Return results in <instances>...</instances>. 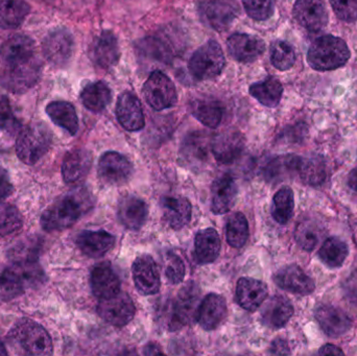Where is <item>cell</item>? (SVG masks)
<instances>
[{
    "label": "cell",
    "instance_id": "obj_44",
    "mask_svg": "<svg viewBox=\"0 0 357 356\" xmlns=\"http://www.w3.org/2000/svg\"><path fill=\"white\" fill-rule=\"evenodd\" d=\"M322 229L312 221L301 222L296 228L295 238L298 245L305 251H312L320 242Z\"/></svg>",
    "mask_w": 357,
    "mask_h": 356
},
{
    "label": "cell",
    "instance_id": "obj_32",
    "mask_svg": "<svg viewBox=\"0 0 357 356\" xmlns=\"http://www.w3.org/2000/svg\"><path fill=\"white\" fill-rule=\"evenodd\" d=\"M46 113L54 125L66 130L70 135H75L79 130V118L75 107L68 102L56 100L46 107Z\"/></svg>",
    "mask_w": 357,
    "mask_h": 356
},
{
    "label": "cell",
    "instance_id": "obj_7",
    "mask_svg": "<svg viewBox=\"0 0 357 356\" xmlns=\"http://www.w3.org/2000/svg\"><path fill=\"white\" fill-rule=\"evenodd\" d=\"M142 92L146 102L154 110H165L177 104L178 96L175 85L162 71L156 70L151 73L144 83Z\"/></svg>",
    "mask_w": 357,
    "mask_h": 356
},
{
    "label": "cell",
    "instance_id": "obj_16",
    "mask_svg": "<svg viewBox=\"0 0 357 356\" xmlns=\"http://www.w3.org/2000/svg\"><path fill=\"white\" fill-rule=\"evenodd\" d=\"M228 315L226 300L218 294H209L204 298L197 311V321L207 332L218 330Z\"/></svg>",
    "mask_w": 357,
    "mask_h": 356
},
{
    "label": "cell",
    "instance_id": "obj_8",
    "mask_svg": "<svg viewBox=\"0 0 357 356\" xmlns=\"http://www.w3.org/2000/svg\"><path fill=\"white\" fill-rule=\"evenodd\" d=\"M98 313L105 321L121 327L133 320L136 309L131 297L121 291L110 298L100 299Z\"/></svg>",
    "mask_w": 357,
    "mask_h": 356
},
{
    "label": "cell",
    "instance_id": "obj_6",
    "mask_svg": "<svg viewBox=\"0 0 357 356\" xmlns=\"http://www.w3.org/2000/svg\"><path fill=\"white\" fill-rule=\"evenodd\" d=\"M226 59L218 42L210 40L195 50L189 61V72L195 79L207 81L222 72Z\"/></svg>",
    "mask_w": 357,
    "mask_h": 356
},
{
    "label": "cell",
    "instance_id": "obj_34",
    "mask_svg": "<svg viewBox=\"0 0 357 356\" xmlns=\"http://www.w3.org/2000/svg\"><path fill=\"white\" fill-rule=\"evenodd\" d=\"M84 106L91 112H102L112 100V91L104 82L88 84L81 93Z\"/></svg>",
    "mask_w": 357,
    "mask_h": 356
},
{
    "label": "cell",
    "instance_id": "obj_24",
    "mask_svg": "<svg viewBox=\"0 0 357 356\" xmlns=\"http://www.w3.org/2000/svg\"><path fill=\"white\" fill-rule=\"evenodd\" d=\"M92 58L100 68H113L121 58L119 41L114 33L105 31L96 38L92 45Z\"/></svg>",
    "mask_w": 357,
    "mask_h": 356
},
{
    "label": "cell",
    "instance_id": "obj_46",
    "mask_svg": "<svg viewBox=\"0 0 357 356\" xmlns=\"http://www.w3.org/2000/svg\"><path fill=\"white\" fill-rule=\"evenodd\" d=\"M23 219L16 207L0 203V240L21 229Z\"/></svg>",
    "mask_w": 357,
    "mask_h": 356
},
{
    "label": "cell",
    "instance_id": "obj_29",
    "mask_svg": "<svg viewBox=\"0 0 357 356\" xmlns=\"http://www.w3.org/2000/svg\"><path fill=\"white\" fill-rule=\"evenodd\" d=\"M163 217L169 227L174 230H181L188 225L191 219L190 202L184 196H167L161 202Z\"/></svg>",
    "mask_w": 357,
    "mask_h": 356
},
{
    "label": "cell",
    "instance_id": "obj_48",
    "mask_svg": "<svg viewBox=\"0 0 357 356\" xmlns=\"http://www.w3.org/2000/svg\"><path fill=\"white\" fill-rule=\"evenodd\" d=\"M243 8L254 20H266L274 14L275 0H243Z\"/></svg>",
    "mask_w": 357,
    "mask_h": 356
},
{
    "label": "cell",
    "instance_id": "obj_4",
    "mask_svg": "<svg viewBox=\"0 0 357 356\" xmlns=\"http://www.w3.org/2000/svg\"><path fill=\"white\" fill-rule=\"evenodd\" d=\"M42 67L43 65L37 54L23 60L3 63L0 71V84L8 92L24 93L39 82Z\"/></svg>",
    "mask_w": 357,
    "mask_h": 356
},
{
    "label": "cell",
    "instance_id": "obj_53",
    "mask_svg": "<svg viewBox=\"0 0 357 356\" xmlns=\"http://www.w3.org/2000/svg\"><path fill=\"white\" fill-rule=\"evenodd\" d=\"M271 353L272 355H289V348L287 343L282 339H277L274 341L271 347Z\"/></svg>",
    "mask_w": 357,
    "mask_h": 356
},
{
    "label": "cell",
    "instance_id": "obj_56",
    "mask_svg": "<svg viewBox=\"0 0 357 356\" xmlns=\"http://www.w3.org/2000/svg\"><path fill=\"white\" fill-rule=\"evenodd\" d=\"M348 184L352 189L357 192V167L352 169L351 173H350L349 178H348Z\"/></svg>",
    "mask_w": 357,
    "mask_h": 356
},
{
    "label": "cell",
    "instance_id": "obj_45",
    "mask_svg": "<svg viewBox=\"0 0 357 356\" xmlns=\"http://www.w3.org/2000/svg\"><path fill=\"white\" fill-rule=\"evenodd\" d=\"M14 267L0 268V299H13L24 293Z\"/></svg>",
    "mask_w": 357,
    "mask_h": 356
},
{
    "label": "cell",
    "instance_id": "obj_10",
    "mask_svg": "<svg viewBox=\"0 0 357 356\" xmlns=\"http://www.w3.org/2000/svg\"><path fill=\"white\" fill-rule=\"evenodd\" d=\"M73 35L66 29H59L46 36L42 50L48 62L54 66H64L73 56Z\"/></svg>",
    "mask_w": 357,
    "mask_h": 356
},
{
    "label": "cell",
    "instance_id": "obj_40",
    "mask_svg": "<svg viewBox=\"0 0 357 356\" xmlns=\"http://www.w3.org/2000/svg\"><path fill=\"white\" fill-rule=\"evenodd\" d=\"M349 255L347 244L337 238H329L319 251L321 261L331 268L341 267Z\"/></svg>",
    "mask_w": 357,
    "mask_h": 356
},
{
    "label": "cell",
    "instance_id": "obj_25",
    "mask_svg": "<svg viewBox=\"0 0 357 356\" xmlns=\"http://www.w3.org/2000/svg\"><path fill=\"white\" fill-rule=\"evenodd\" d=\"M121 280L109 263L96 265L91 273V288L94 296L107 299L121 292Z\"/></svg>",
    "mask_w": 357,
    "mask_h": 356
},
{
    "label": "cell",
    "instance_id": "obj_54",
    "mask_svg": "<svg viewBox=\"0 0 357 356\" xmlns=\"http://www.w3.org/2000/svg\"><path fill=\"white\" fill-rule=\"evenodd\" d=\"M319 355H343L344 353L342 349L339 347L335 346V345L327 344L323 346L322 348L319 350Z\"/></svg>",
    "mask_w": 357,
    "mask_h": 356
},
{
    "label": "cell",
    "instance_id": "obj_52",
    "mask_svg": "<svg viewBox=\"0 0 357 356\" xmlns=\"http://www.w3.org/2000/svg\"><path fill=\"white\" fill-rule=\"evenodd\" d=\"M13 192L12 182L6 169L0 167V202L8 198Z\"/></svg>",
    "mask_w": 357,
    "mask_h": 356
},
{
    "label": "cell",
    "instance_id": "obj_2",
    "mask_svg": "<svg viewBox=\"0 0 357 356\" xmlns=\"http://www.w3.org/2000/svg\"><path fill=\"white\" fill-rule=\"evenodd\" d=\"M349 47L343 39L325 35L314 40L307 52V62L314 70L329 71L343 67L350 59Z\"/></svg>",
    "mask_w": 357,
    "mask_h": 356
},
{
    "label": "cell",
    "instance_id": "obj_30",
    "mask_svg": "<svg viewBox=\"0 0 357 356\" xmlns=\"http://www.w3.org/2000/svg\"><path fill=\"white\" fill-rule=\"evenodd\" d=\"M220 252V238L212 228L197 232L195 240V255L199 265L213 263Z\"/></svg>",
    "mask_w": 357,
    "mask_h": 356
},
{
    "label": "cell",
    "instance_id": "obj_50",
    "mask_svg": "<svg viewBox=\"0 0 357 356\" xmlns=\"http://www.w3.org/2000/svg\"><path fill=\"white\" fill-rule=\"evenodd\" d=\"M184 263L176 253L169 252L165 257V277L172 284H178L184 280Z\"/></svg>",
    "mask_w": 357,
    "mask_h": 356
},
{
    "label": "cell",
    "instance_id": "obj_26",
    "mask_svg": "<svg viewBox=\"0 0 357 356\" xmlns=\"http://www.w3.org/2000/svg\"><path fill=\"white\" fill-rule=\"evenodd\" d=\"M294 315V307L285 297L274 296L264 303L261 321L266 327L278 330L289 323Z\"/></svg>",
    "mask_w": 357,
    "mask_h": 356
},
{
    "label": "cell",
    "instance_id": "obj_19",
    "mask_svg": "<svg viewBox=\"0 0 357 356\" xmlns=\"http://www.w3.org/2000/svg\"><path fill=\"white\" fill-rule=\"evenodd\" d=\"M227 46L232 58L243 63L257 60L266 49L264 42L260 38L249 33H234L229 38Z\"/></svg>",
    "mask_w": 357,
    "mask_h": 356
},
{
    "label": "cell",
    "instance_id": "obj_47",
    "mask_svg": "<svg viewBox=\"0 0 357 356\" xmlns=\"http://www.w3.org/2000/svg\"><path fill=\"white\" fill-rule=\"evenodd\" d=\"M41 244L36 238H25L15 245L10 251V258L14 263L21 261H37Z\"/></svg>",
    "mask_w": 357,
    "mask_h": 356
},
{
    "label": "cell",
    "instance_id": "obj_28",
    "mask_svg": "<svg viewBox=\"0 0 357 356\" xmlns=\"http://www.w3.org/2000/svg\"><path fill=\"white\" fill-rule=\"evenodd\" d=\"M115 238L106 231H84L77 236V245L83 254L92 258L104 256L114 247Z\"/></svg>",
    "mask_w": 357,
    "mask_h": 356
},
{
    "label": "cell",
    "instance_id": "obj_39",
    "mask_svg": "<svg viewBox=\"0 0 357 356\" xmlns=\"http://www.w3.org/2000/svg\"><path fill=\"white\" fill-rule=\"evenodd\" d=\"M294 206L295 201L293 190L289 186H284L275 194L273 199V219L280 225H285L293 217Z\"/></svg>",
    "mask_w": 357,
    "mask_h": 356
},
{
    "label": "cell",
    "instance_id": "obj_12",
    "mask_svg": "<svg viewBox=\"0 0 357 356\" xmlns=\"http://www.w3.org/2000/svg\"><path fill=\"white\" fill-rule=\"evenodd\" d=\"M132 273L136 288L144 296H152L160 290V273L156 263L150 255L138 257L134 261Z\"/></svg>",
    "mask_w": 357,
    "mask_h": 356
},
{
    "label": "cell",
    "instance_id": "obj_31",
    "mask_svg": "<svg viewBox=\"0 0 357 356\" xmlns=\"http://www.w3.org/2000/svg\"><path fill=\"white\" fill-rule=\"evenodd\" d=\"M33 56H36V44L27 36H13L0 47V58L3 63L23 60Z\"/></svg>",
    "mask_w": 357,
    "mask_h": 356
},
{
    "label": "cell",
    "instance_id": "obj_3",
    "mask_svg": "<svg viewBox=\"0 0 357 356\" xmlns=\"http://www.w3.org/2000/svg\"><path fill=\"white\" fill-rule=\"evenodd\" d=\"M8 339L13 347L20 349V353L24 355H52L54 350L50 334L33 320L21 319L17 322Z\"/></svg>",
    "mask_w": 357,
    "mask_h": 356
},
{
    "label": "cell",
    "instance_id": "obj_20",
    "mask_svg": "<svg viewBox=\"0 0 357 356\" xmlns=\"http://www.w3.org/2000/svg\"><path fill=\"white\" fill-rule=\"evenodd\" d=\"M268 286L253 278H241L236 286V301L243 309L255 311L268 297Z\"/></svg>",
    "mask_w": 357,
    "mask_h": 356
},
{
    "label": "cell",
    "instance_id": "obj_35",
    "mask_svg": "<svg viewBox=\"0 0 357 356\" xmlns=\"http://www.w3.org/2000/svg\"><path fill=\"white\" fill-rule=\"evenodd\" d=\"M282 84L276 77H270L259 83L253 84L250 87V94L260 104L268 108L278 106L282 98Z\"/></svg>",
    "mask_w": 357,
    "mask_h": 356
},
{
    "label": "cell",
    "instance_id": "obj_33",
    "mask_svg": "<svg viewBox=\"0 0 357 356\" xmlns=\"http://www.w3.org/2000/svg\"><path fill=\"white\" fill-rule=\"evenodd\" d=\"M31 13V6L24 0H1L0 1V29H17L24 22Z\"/></svg>",
    "mask_w": 357,
    "mask_h": 356
},
{
    "label": "cell",
    "instance_id": "obj_49",
    "mask_svg": "<svg viewBox=\"0 0 357 356\" xmlns=\"http://www.w3.org/2000/svg\"><path fill=\"white\" fill-rule=\"evenodd\" d=\"M20 129V123L13 112L10 100L6 96L0 95V131L15 134Z\"/></svg>",
    "mask_w": 357,
    "mask_h": 356
},
{
    "label": "cell",
    "instance_id": "obj_9",
    "mask_svg": "<svg viewBox=\"0 0 357 356\" xmlns=\"http://www.w3.org/2000/svg\"><path fill=\"white\" fill-rule=\"evenodd\" d=\"M199 307V291L195 284L190 282L188 286L182 288L173 303L169 328L176 330L190 323L193 320H197Z\"/></svg>",
    "mask_w": 357,
    "mask_h": 356
},
{
    "label": "cell",
    "instance_id": "obj_23",
    "mask_svg": "<svg viewBox=\"0 0 357 356\" xmlns=\"http://www.w3.org/2000/svg\"><path fill=\"white\" fill-rule=\"evenodd\" d=\"M92 167V155L84 148L67 153L63 160L62 176L66 183L73 184L87 177Z\"/></svg>",
    "mask_w": 357,
    "mask_h": 356
},
{
    "label": "cell",
    "instance_id": "obj_14",
    "mask_svg": "<svg viewBox=\"0 0 357 356\" xmlns=\"http://www.w3.org/2000/svg\"><path fill=\"white\" fill-rule=\"evenodd\" d=\"M236 6L229 0H207L199 6L204 22L218 31H226L237 16Z\"/></svg>",
    "mask_w": 357,
    "mask_h": 356
},
{
    "label": "cell",
    "instance_id": "obj_5",
    "mask_svg": "<svg viewBox=\"0 0 357 356\" xmlns=\"http://www.w3.org/2000/svg\"><path fill=\"white\" fill-rule=\"evenodd\" d=\"M52 133L43 123H33L23 129L16 140V154L21 162L33 165L50 150Z\"/></svg>",
    "mask_w": 357,
    "mask_h": 356
},
{
    "label": "cell",
    "instance_id": "obj_11",
    "mask_svg": "<svg viewBox=\"0 0 357 356\" xmlns=\"http://www.w3.org/2000/svg\"><path fill=\"white\" fill-rule=\"evenodd\" d=\"M133 173L131 162L123 155L107 152L98 161V176L105 183L121 185L129 181Z\"/></svg>",
    "mask_w": 357,
    "mask_h": 356
},
{
    "label": "cell",
    "instance_id": "obj_42",
    "mask_svg": "<svg viewBox=\"0 0 357 356\" xmlns=\"http://www.w3.org/2000/svg\"><path fill=\"white\" fill-rule=\"evenodd\" d=\"M181 155L188 162H203L208 155V139L205 133H193L185 139Z\"/></svg>",
    "mask_w": 357,
    "mask_h": 356
},
{
    "label": "cell",
    "instance_id": "obj_51",
    "mask_svg": "<svg viewBox=\"0 0 357 356\" xmlns=\"http://www.w3.org/2000/svg\"><path fill=\"white\" fill-rule=\"evenodd\" d=\"M337 18L345 22L357 20V0H331Z\"/></svg>",
    "mask_w": 357,
    "mask_h": 356
},
{
    "label": "cell",
    "instance_id": "obj_38",
    "mask_svg": "<svg viewBox=\"0 0 357 356\" xmlns=\"http://www.w3.org/2000/svg\"><path fill=\"white\" fill-rule=\"evenodd\" d=\"M193 116L208 127H218L222 118V108L215 100H195L191 107Z\"/></svg>",
    "mask_w": 357,
    "mask_h": 356
},
{
    "label": "cell",
    "instance_id": "obj_17",
    "mask_svg": "<svg viewBox=\"0 0 357 356\" xmlns=\"http://www.w3.org/2000/svg\"><path fill=\"white\" fill-rule=\"evenodd\" d=\"M245 150V138L239 132L226 131L218 134L211 142L214 158L222 164H231L236 161Z\"/></svg>",
    "mask_w": 357,
    "mask_h": 356
},
{
    "label": "cell",
    "instance_id": "obj_37",
    "mask_svg": "<svg viewBox=\"0 0 357 356\" xmlns=\"http://www.w3.org/2000/svg\"><path fill=\"white\" fill-rule=\"evenodd\" d=\"M298 173L308 185H321L326 179V164L322 157L300 158Z\"/></svg>",
    "mask_w": 357,
    "mask_h": 356
},
{
    "label": "cell",
    "instance_id": "obj_27",
    "mask_svg": "<svg viewBox=\"0 0 357 356\" xmlns=\"http://www.w3.org/2000/svg\"><path fill=\"white\" fill-rule=\"evenodd\" d=\"M148 215V205L137 196H126L119 204V221L127 229L139 230L146 224Z\"/></svg>",
    "mask_w": 357,
    "mask_h": 356
},
{
    "label": "cell",
    "instance_id": "obj_15",
    "mask_svg": "<svg viewBox=\"0 0 357 356\" xmlns=\"http://www.w3.org/2000/svg\"><path fill=\"white\" fill-rule=\"evenodd\" d=\"M274 282L282 290L302 296L312 294L316 288L314 280L296 265L281 268L275 273Z\"/></svg>",
    "mask_w": 357,
    "mask_h": 356
},
{
    "label": "cell",
    "instance_id": "obj_21",
    "mask_svg": "<svg viewBox=\"0 0 357 356\" xmlns=\"http://www.w3.org/2000/svg\"><path fill=\"white\" fill-rule=\"evenodd\" d=\"M237 186L232 177L224 175L212 184L211 210L214 215L229 212L236 202Z\"/></svg>",
    "mask_w": 357,
    "mask_h": 356
},
{
    "label": "cell",
    "instance_id": "obj_36",
    "mask_svg": "<svg viewBox=\"0 0 357 356\" xmlns=\"http://www.w3.org/2000/svg\"><path fill=\"white\" fill-rule=\"evenodd\" d=\"M300 157L295 155H285L272 159L264 169V177L270 182H280L281 180L298 173Z\"/></svg>",
    "mask_w": 357,
    "mask_h": 356
},
{
    "label": "cell",
    "instance_id": "obj_55",
    "mask_svg": "<svg viewBox=\"0 0 357 356\" xmlns=\"http://www.w3.org/2000/svg\"><path fill=\"white\" fill-rule=\"evenodd\" d=\"M144 353L146 355H161L162 350H161L158 345L155 344V343H151L148 346L144 347Z\"/></svg>",
    "mask_w": 357,
    "mask_h": 356
},
{
    "label": "cell",
    "instance_id": "obj_41",
    "mask_svg": "<svg viewBox=\"0 0 357 356\" xmlns=\"http://www.w3.org/2000/svg\"><path fill=\"white\" fill-rule=\"evenodd\" d=\"M227 242L232 248L245 246L249 238V225L241 212H235L229 217L226 226Z\"/></svg>",
    "mask_w": 357,
    "mask_h": 356
},
{
    "label": "cell",
    "instance_id": "obj_1",
    "mask_svg": "<svg viewBox=\"0 0 357 356\" xmlns=\"http://www.w3.org/2000/svg\"><path fill=\"white\" fill-rule=\"evenodd\" d=\"M90 205L87 196L79 192L60 198L42 213V228L48 232L68 229L77 223Z\"/></svg>",
    "mask_w": 357,
    "mask_h": 356
},
{
    "label": "cell",
    "instance_id": "obj_18",
    "mask_svg": "<svg viewBox=\"0 0 357 356\" xmlns=\"http://www.w3.org/2000/svg\"><path fill=\"white\" fill-rule=\"evenodd\" d=\"M116 117L119 123L130 132L140 131L146 125L142 104L131 92H125L119 96L116 104Z\"/></svg>",
    "mask_w": 357,
    "mask_h": 356
},
{
    "label": "cell",
    "instance_id": "obj_22",
    "mask_svg": "<svg viewBox=\"0 0 357 356\" xmlns=\"http://www.w3.org/2000/svg\"><path fill=\"white\" fill-rule=\"evenodd\" d=\"M316 318L323 332L331 338H339L351 327V320L345 311L333 305H322L316 311Z\"/></svg>",
    "mask_w": 357,
    "mask_h": 356
},
{
    "label": "cell",
    "instance_id": "obj_13",
    "mask_svg": "<svg viewBox=\"0 0 357 356\" xmlns=\"http://www.w3.org/2000/svg\"><path fill=\"white\" fill-rule=\"evenodd\" d=\"M293 14L297 22L312 33L322 31L328 23V13L322 0H297Z\"/></svg>",
    "mask_w": 357,
    "mask_h": 356
},
{
    "label": "cell",
    "instance_id": "obj_43",
    "mask_svg": "<svg viewBox=\"0 0 357 356\" xmlns=\"http://www.w3.org/2000/svg\"><path fill=\"white\" fill-rule=\"evenodd\" d=\"M271 62L278 70H289L296 62L293 46L282 40H277L271 45Z\"/></svg>",
    "mask_w": 357,
    "mask_h": 356
}]
</instances>
